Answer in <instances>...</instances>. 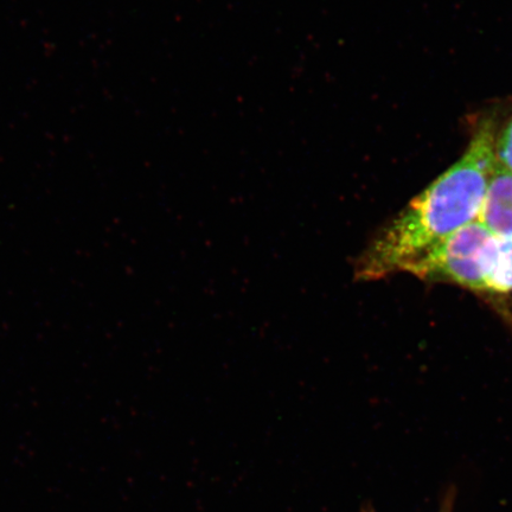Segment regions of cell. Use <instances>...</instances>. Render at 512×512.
Returning <instances> with one entry per match:
<instances>
[{"label":"cell","mask_w":512,"mask_h":512,"mask_svg":"<svg viewBox=\"0 0 512 512\" xmlns=\"http://www.w3.org/2000/svg\"><path fill=\"white\" fill-rule=\"evenodd\" d=\"M498 112L473 128L463 155L374 235L356 259L355 277L375 281L408 266L478 220L494 172Z\"/></svg>","instance_id":"6da1fadb"},{"label":"cell","mask_w":512,"mask_h":512,"mask_svg":"<svg viewBox=\"0 0 512 512\" xmlns=\"http://www.w3.org/2000/svg\"><path fill=\"white\" fill-rule=\"evenodd\" d=\"M478 221L499 238H512V172L497 163Z\"/></svg>","instance_id":"3957f363"},{"label":"cell","mask_w":512,"mask_h":512,"mask_svg":"<svg viewBox=\"0 0 512 512\" xmlns=\"http://www.w3.org/2000/svg\"><path fill=\"white\" fill-rule=\"evenodd\" d=\"M495 158L498 165L512 172V104L504 115L498 113Z\"/></svg>","instance_id":"5b68a950"},{"label":"cell","mask_w":512,"mask_h":512,"mask_svg":"<svg viewBox=\"0 0 512 512\" xmlns=\"http://www.w3.org/2000/svg\"><path fill=\"white\" fill-rule=\"evenodd\" d=\"M512 293V238L497 236L494 259L486 280V294Z\"/></svg>","instance_id":"277c9868"},{"label":"cell","mask_w":512,"mask_h":512,"mask_svg":"<svg viewBox=\"0 0 512 512\" xmlns=\"http://www.w3.org/2000/svg\"><path fill=\"white\" fill-rule=\"evenodd\" d=\"M497 236L478 220L467 224L407 267L426 283L450 284L486 294Z\"/></svg>","instance_id":"7a4b0ae2"},{"label":"cell","mask_w":512,"mask_h":512,"mask_svg":"<svg viewBox=\"0 0 512 512\" xmlns=\"http://www.w3.org/2000/svg\"><path fill=\"white\" fill-rule=\"evenodd\" d=\"M457 490L454 486H450L441 501L438 512H453L454 504H456Z\"/></svg>","instance_id":"8992f818"},{"label":"cell","mask_w":512,"mask_h":512,"mask_svg":"<svg viewBox=\"0 0 512 512\" xmlns=\"http://www.w3.org/2000/svg\"><path fill=\"white\" fill-rule=\"evenodd\" d=\"M362 512H376L373 508L370 507V505H368V507L364 508L362 510Z\"/></svg>","instance_id":"52a82bcc"}]
</instances>
